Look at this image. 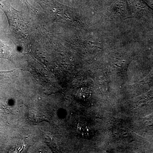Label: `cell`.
I'll return each instance as SVG.
<instances>
[{
    "instance_id": "1",
    "label": "cell",
    "mask_w": 153,
    "mask_h": 153,
    "mask_svg": "<svg viewBox=\"0 0 153 153\" xmlns=\"http://www.w3.org/2000/svg\"><path fill=\"white\" fill-rule=\"evenodd\" d=\"M1 8L4 11L10 25V30L13 36L16 37H22L25 33L24 32L25 22H23L19 12L13 8L10 5L0 3Z\"/></svg>"
},
{
    "instance_id": "2",
    "label": "cell",
    "mask_w": 153,
    "mask_h": 153,
    "mask_svg": "<svg viewBox=\"0 0 153 153\" xmlns=\"http://www.w3.org/2000/svg\"><path fill=\"white\" fill-rule=\"evenodd\" d=\"M76 129L78 134L82 137L89 138L93 136V129L87 125L82 123L78 124Z\"/></svg>"
},
{
    "instance_id": "3",
    "label": "cell",
    "mask_w": 153,
    "mask_h": 153,
    "mask_svg": "<svg viewBox=\"0 0 153 153\" xmlns=\"http://www.w3.org/2000/svg\"><path fill=\"white\" fill-rule=\"evenodd\" d=\"M75 96L80 101H87L91 96V91L87 88H81L76 91Z\"/></svg>"
}]
</instances>
